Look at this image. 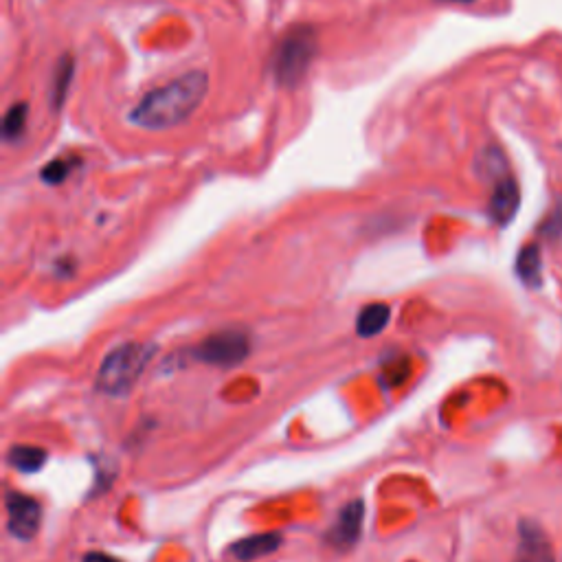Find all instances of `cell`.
Returning <instances> with one entry per match:
<instances>
[{"label":"cell","instance_id":"52a82bcc","mask_svg":"<svg viewBox=\"0 0 562 562\" xmlns=\"http://www.w3.org/2000/svg\"><path fill=\"white\" fill-rule=\"evenodd\" d=\"M514 562H556L554 547L541 525L534 521H521Z\"/></svg>","mask_w":562,"mask_h":562},{"label":"cell","instance_id":"7c38bea8","mask_svg":"<svg viewBox=\"0 0 562 562\" xmlns=\"http://www.w3.org/2000/svg\"><path fill=\"white\" fill-rule=\"evenodd\" d=\"M391 319V310L385 303H374V306L363 308V312L358 314L356 319V332L363 339H372V336H378L382 330L389 325Z\"/></svg>","mask_w":562,"mask_h":562},{"label":"cell","instance_id":"5b68a950","mask_svg":"<svg viewBox=\"0 0 562 562\" xmlns=\"http://www.w3.org/2000/svg\"><path fill=\"white\" fill-rule=\"evenodd\" d=\"M7 527L11 536L20 538V541H29L38 534L40 521H42V508L36 499L25 497V494L9 492L7 494Z\"/></svg>","mask_w":562,"mask_h":562},{"label":"cell","instance_id":"7a4b0ae2","mask_svg":"<svg viewBox=\"0 0 562 562\" xmlns=\"http://www.w3.org/2000/svg\"><path fill=\"white\" fill-rule=\"evenodd\" d=\"M319 36L310 25H297L279 38L273 53L275 82L284 88H295L308 75L310 66L317 58Z\"/></svg>","mask_w":562,"mask_h":562},{"label":"cell","instance_id":"5bb4252c","mask_svg":"<svg viewBox=\"0 0 562 562\" xmlns=\"http://www.w3.org/2000/svg\"><path fill=\"white\" fill-rule=\"evenodd\" d=\"M27 117H29V106L25 101L20 104H14L3 117V139L7 143H16L18 139H22V134L27 130Z\"/></svg>","mask_w":562,"mask_h":562},{"label":"cell","instance_id":"ac0fdd59","mask_svg":"<svg viewBox=\"0 0 562 562\" xmlns=\"http://www.w3.org/2000/svg\"><path fill=\"white\" fill-rule=\"evenodd\" d=\"M440 3H451V5H470L475 0H440Z\"/></svg>","mask_w":562,"mask_h":562},{"label":"cell","instance_id":"8fae6325","mask_svg":"<svg viewBox=\"0 0 562 562\" xmlns=\"http://www.w3.org/2000/svg\"><path fill=\"white\" fill-rule=\"evenodd\" d=\"M281 545V536L279 534H255V536H246L242 541L235 543L231 547V554L238 560H257L262 556L273 554L275 549Z\"/></svg>","mask_w":562,"mask_h":562},{"label":"cell","instance_id":"3957f363","mask_svg":"<svg viewBox=\"0 0 562 562\" xmlns=\"http://www.w3.org/2000/svg\"><path fill=\"white\" fill-rule=\"evenodd\" d=\"M150 356H152L150 345L126 343L115 347V350L101 361L97 374L99 389L112 398L126 396L145 372V367L150 363Z\"/></svg>","mask_w":562,"mask_h":562},{"label":"cell","instance_id":"277c9868","mask_svg":"<svg viewBox=\"0 0 562 562\" xmlns=\"http://www.w3.org/2000/svg\"><path fill=\"white\" fill-rule=\"evenodd\" d=\"M251 352V341L242 330H224L202 341L194 356L200 363L216 367H235L240 365Z\"/></svg>","mask_w":562,"mask_h":562},{"label":"cell","instance_id":"9a60e30c","mask_svg":"<svg viewBox=\"0 0 562 562\" xmlns=\"http://www.w3.org/2000/svg\"><path fill=\"white\" fill-rule=\"evenodd\" d=\"M75 165H80V161L75 156H62V159H53L42 167L40 178L47 185H62L66 178H69L75 170Z\"/></svg>","mask_w":562,"mask_h":562},{"label":"cell","instance_id":"8992f818","mask_svg":"<svg viewBox=\"0 0 562 562\" xmlns=\"http://www.w3.org/2000/svg\"><path fill=\"white\" fill-rule=\"evenodd\" d=\"M519 205H521V191L514 178L510 174L497 176L488 202L490 220L494 224H499V227H505V224H510L514 220Z\"/></svg>","mask_w":562,"mask_h":562},{"label":"cell","instance_id":"e0dca14e","mask_svg":"<svg viewBox=\"0 0 562 562\" xmlns=\"http://www.w3.org/2000/svg\"><path fill=\"white\" fill-rule=\"evenodd\" d=\"M84 562H119L117 558H112L110 554H101V552H91L84 556Z\"/></svg>","mask_w":562,"mask_h":562},{"label":"cell","instance_id":"30bf717a","mask_svg":"<svg viewBox=\"0 0 562 562\" xmlns=\"http://www.w3.org/2000/svg\"><path fill=\"white\" fill-rule=\"evenodd\" d=\"M516 275L527 288H541L543 284V255L538 244H525L516 257Z\"/></svg>","mask_w":562,"mask_h":562},{"label":"cell","instance_id":"ba28073f","mask_svg":"<svg viewBox=\"0 0 562 562\" xmlns=\"http://www.w3.org/2000/svg\"><path fill=\"white\" fill-rule=\"evenodd\" d=\"M363 519H365V505L363 501H352L336 516L332 530L328 532V541L336 549H350L356 545L358 536L363 530Z\"/></svg>","mask_w":562,"mask_h":562},{"label":"cell","instance_id":"9c48e42d","mask_svg":"<svg viewBox=\"0 0 562 562\" xmlns=\"http://www.w3.org/2000/svg\"><path fill=\"white\" fill-rule=\"evenodd\" d=\"M75 77V58L73 55H62V58L55 62L53 66V75H51V88H49V104L51 110H62L66 97H69L71 84Z\"/></svg>","mask_w":562,"mask_h":562},{"label":"cell","instance_id":"6da1fadb","mask_svg":"<svg viewBox=\"0 0 562 562\" xmlns=\"http://www.w3.org/2000/svg\"><path fill=\"white\" fill-rule=\"evenodd\" d=\"M209 95V75L187 71L176 80L145 93L130 112V123L137 128L161 132L185 123Z\"/></svg>","mask_w":562,"mask_h":562},{"label":"cell","instance_id":"2e32d148","mask_svg":"<svg viewBox=\"0 0 562 562\" xmlns=\"http://www.w3.org/2000/svg\"><path fill=\"white\" fill-rule=\"evenodd\" d=\"M545 233H549V235H560L562 233V209H556L554 216L547 220Z\"/></svg>","mask_w":562,"mask_h":562},{"label":"cell","instance_id":"4fadbf2b","mask_svg":"<svg viewBox=\"0 0 562 562\" xmlns=\"http://www.w3.org/2000/svg\"><path fill=\"white\" fill-rule=\"evenodd\" d=\"M7 462L18 472H38L47 462V453L38 446H14L9 451Z\"/></svg>","mask_w":562,"mask_h":562}]
</instances>
